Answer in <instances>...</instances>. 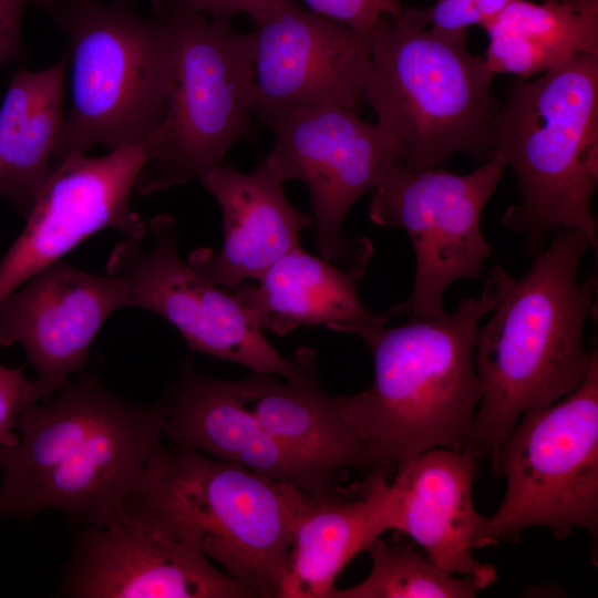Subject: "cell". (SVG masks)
Returning <instances> with one entry per match:
<instances>
[{"label": "cell", "instance_id": "cell-29", "mask_svg": "<svg viewBox=\"0 0 598 598\" xmlns=\"http://www.w3.org/2000/svg\"><path fill=\"white\" fill-rule=\"evenodd\" d=\"M30 0H0V65L22 56L21 22Z\"/></svg>", "mask_w": 598, "mask_h": 598}, {"label": "cell", "instance_id": "cell-23", "mask_svg": "<svg viewBox=\"0 0 598 598\" xmlns=\"http://www.w3.org/2000/svg\"><path fill=\"white\" fill-rule=\"evenodd\" d=\"M68 58L40 71L19 69L0 105V195L24 218L55 169Z\"/></svg>", "mask_w": 598, "mask_h": 598}, {"label": "cell", "instance_id": "cell-30", "mask_svg": "<svg viewBox=\"0 0 598 598\" xmlns=\"http://www.w3.org/2000/svg\"><path fill=\"white\" fill-rule=\"evenodd\" d=\"M186 7L209 18L230 19L247 14L255 21L261 18L275 0H181Z\"/></svg>", "mask_w": 598, "mask_h": 598}, {"label": "cell", "instance_id": "cell-2", "mask_svg": "<svg viewBox=\"0 0 598 598\" xmlns=\"http://www.w3.org/2000/svg\"><path fill=\"white\" fill-rule=\"evenodd\" d=\"M496 300L489 277L480 296L462 299L441 316L410 317L399 327L328 326L358 336L373 354L372 385L340 395L341 414L364 443L370 471L396 473L435 447L481 453L474 350L478 321Z\"/></svg>", "mask_w": 598, "mask_h": 598}, {"label": "cell", "instance_id": "cell-15", "mask_svg": "<svg viewBox=\"0 0 598 598\" xmlns=\"http://www.w3.org/2000/svg\"><path fill=\"white\" fill-rule=\"evenodd\" d=\"M60 591L74 598H254L193 546L148 522L76 527Z\"/></svg>", "mask_w": 598, "mask_h": 598}, {"label": "cell", "instance_id": "cell-20", "mask_svg": "<svg viewBox=\"0 0 598 598\" xmlns=\"http://www.w3.org/2000/svg\"><path fill=\"white\" fill-rule=\"evenodd\" d=\"M390 476L369 471L357 496L315 497L295 529L277 598H330L349 561L393 530Z\"/></svg>", "mask_w": 598, "mask_h": 598}, {"label": "cell", "instance_id": "cell-24", "mask_svg": "<svg viewBox=\"0 0 598 598\" xmlns=\"http://www.w3.org/2000/svg\"><path fill=\"white\" fill-rule=\"evenodd\" d=\"M483 29L487 69L528 80L574 55L598 54V0H511Z\"/></svg>", "mask_w": 598, "mask_h": 598}, {"label": "cell", "instance_id": "cell-10", "mask_svg": "<svg viewBox=\"0 0 598 598\" xmlns=\"http://www.w3.org/2000/svg\"><path fill=\"white\" fill-rule=\"evenodd\" d=\"M106 274L127 282L131 307L167 320L193 351L286 380L303 377L316 364V352L308 348L293 360L285 358L234 292L179 257L176 223L168 215L151 219L143 235L123 237L109 256Z\"/></svg>", "mask_w": 598, "mask_h": 598}, {"label": "cell", "instance_id": "cell-5", "mask_svg": "<svg viewBox=\"0 0 598 598\" xmlns=\"http://www.w3.org/2000/svg\"><path fill=\"white\" fill-rule=\"evenodd\" d=\"M494 153L517 179L519 202L502 223L526 252L551 230L585 234L597 251L591 210L598 181V54L580 53L532 81H511L494 121Z\"/></svg>", "mask_w": 598, "mask_h": 598}, {"label": "cell", "instance_id": "cell-22", "mask_svg": "<svg viewBox=\"0 0 598 598\" xmlns=\"http://www.w3.org/2000/svg\"><path fill=\"white\" fill-rule=\"evenodd\" d=\"M364 270H344L300 245L274 262L257 281L234 295L261 331L285 336L301 327L385 324L389 316L365 307L357 282Z\"/></svg>", "mask_w": 598, "mask_h": 598}, {"label": "cell", "instance_id": "cell-9", "mask_svg": "<svg viewBox=\"0 0 598 598\" xmlns=\"http://www.w3.org/2000/svg\"><path fill=\"white\" fill-rule=\"evenodd\" d=\"M506 480L496 512L473 548L517 542L534 526L564 539L575 527L598 532V357L573 392L525 413L493 454Z\"/></svg>", "mask_w": 598, "mask_h": 598}, {"label": "cell", "instance_id": "cell-27", "mask_svg": "<svg viewBox=\"0 0 598 598\" xmlns=\"http://www.w3.org/2000/svg\"><path fill=\"white\" fill-rule=\"evenodd\" d=\"M511 0H436L425 9L406 8L405 14L423 28L463 33L471 25L484 28Z\"/></svg>", "mask_w": 598, "mask_h": 598}, {"label": "cell", "instance_id": "cell-18", "mask_svg": "<svg viewBox=\"0 0 598 598\" xmlns=\"http://www.w3.org/2000/svg\"><path fill=\"white\" fill-rule=\"evenodd\" d=\"M476 456L435 447L399 470L391 481L393 530L410 536L440 568L484 589L496 582L497 571L472 554L487 520L473 503Z\"/></svg>", "mask_w": 598, "mask_h": 598}, {"label": "cell", "instance_id": "cell-8", "mask_svg": "<svg viewBox=\"0 0 598 598\" xmlns=\"http://www.w3.org/2000/svg\"><path fill=\"white\" fill-rule=\"evenodd\" d=\"M151 6L172 29L175 62L158 137L135 183L142 196L198 179L221 164L235 143L257 136L251 32L181 0H151Z\"/></svg>", "mask_w": 598, "mask_h": 598}, {"label": "cell", "instance_id": "cell-17", "mask_svg": "<svg viewBox=\"0 0 598 598\" xmlns=\"http://www.w3.org/2000/svg\"><path fill=\"white\" fill-rule=\"evenodd\" d=\"M159 401L165 413L163 436L171 446L239 464L315 497L337 492L336 480L291 452L241 405L230 380L202 373L189 357L182 360Z\"/></svg>", "mask_w": 598, "mask_h": 598}, {"label": "cell", "instance_id": "cell-3", "mask_svg": "<svg viewBox=\"0 0 598 598\" xmlns=\"http://www.w3.org/2000/svg\"><path fill=\"white\" fill-rule=\"evenodd\" d=\"M589 248L592 244L581 231L558 228L522 277H512L499 265L491 269L497 300L489 319L477 328L474 350L481 452L493 456L525 413L577 389L598 357L596 349L584 346L597 275L578 279Z\"/></svg>", "mask_w": 598, "mask_h": 598}, {"label": "cell", "instance_id": "cell-19", "mask_svg": "<svg viewBox=\"0 0 598 598\" xmlns=\"http://www.w3.org/2000/svg\"><path fill=\"white\" fill-rule=\"evenodd\" d=\"M198 181L221 210L224 241L219 251L194 250L187 262L225 288L258 280L313 225L312 217L288 202L283 178L266 158L249 173L221 163Z\"/></svg>", "mask_w": 598, "mask_h": 598}, {"label": "cell", "instance_id": "cell-13", "mask_svg": "<svg viewBox=\"0 0 598 598\" xmlns=\"http://www.w3.org/2000/svg\"><path fill=\"white\" fill-rule=\"evenodd\" d=\"M157 136L158 131L100 157L74 153L58 164L0 260V301L100 230L116 229L123 237L146 231L130 198Z\"/></svg>", "mask_w": 598, "mask_h": 598}, {"label": "cell", "instance_id": "cell-12", "mask_svg": "<svg viewBox=\"0 0 598 598\" xmlns=\"http://www.w3.org/2000/svg\"><path fill=\"white\" fill-rule=\"evenodd\" d=\"M260 123L274 136L266 159L285 182L301 181L309 190L321 257L347 270H364L372 245L367 238L346 237L343 221L352 205L404 161L401 144L336 105L293 107Z\"/></svg>", "mask_w": 598, "mask_h": 598}, {"label": "cell", "instance_id": "cell-21", "mask_svg": "<svg viewBox=\"0 0 598 598\" xmlns=\"http://www.w3.org/2000/svg\"><path fill=\"white\" fill-rule=\"evenodd\" d=\"M230 385L268 433L317 470L336 481L347 470L370 471L364 443L343 419L340 395L321 389L316 364L296 380L250 372Z\"/></svg>", "mask_w": 598, "mask_h": 598}, {"label": "cell", "instance_id": "cell-16", "mask_svg": "<svg viewBox=\"0 0 598 598\" xmlns=\"http://www.w3.org/2000/svg\"><path fill=\"white\" fill-rule=\"evenodd\" d=\"M131 307L127 282L58 260L0 301V346L20 343L43 380L84 372L90 347L116 310Z\"/></svg>", "mask_w": 598, "mask_h": 598}, {"label": "cell", "instance_id": "cell-31", "mask_svg": "<svg viewBox=\"0 0 598 598\" xmlns=\"http://www.w3.org/2000/svg\"><path fill=\"white\" fill-rule=\"evenodd\" d=\"M121 1H125V2H130V3H134L135 0H121Z\"/></svg>", "mask_w": 598, "mask_h": 598}, {"label": "cell", "instance_id": "cell-6", "mask_svg": "<svg viewBox=\"0 0 598 598\" xmlns=\"http://www.w3.org/2000/svg\"><path fill=\"white\" fill-rule=\"evenodd\" d=\"M494 75L468 51L466 32L420 27L402 10L371 30L365 102L375 124L403 147L409 169L435 167L457 153L488 161L498 107Z\"/></svg>", "mask_w": 598, "mask_h": 598}, {"label": "cell", "instance_id": "cell-7", "mask_svg": "<svg viewBox=\"0 0 598 598\" xmlns=\"http://www.w3.org/2000/svg\"><path fill=\"white\" fill-rule=\"evenodd\" d=\"M69 39L71 106L54 165L102 145L113 151L159 130L175 62L167 20L143 18L134 3L113 0H32Z\"/></svg>", "mask_w": 598, "mask_h": 598}, {"label": "cell", "instance_id": "cell-14", "mask_svg": "<svg viewBox=\"0 0 598 598\" xmlns=\"http://www.w3.org/2000/svg\"><path fill=\"white\" fill-rule=\"evenodd\" d=\"M251 31L259 122L299 106L361 112L371 65V30L321 17L296 0H275Z\"/></svg>", "mask_w": 598, "mask_h": 598}, {"label": "cell", "instance_id": "cell-26", "mask_svg": "<svg viewBox=\"0 0 598 598\" xmlns=\"http://www.w3.org/2000/svg\"><path fill=\"white\" fill-rule=\"evenodd\" d=\"M65 383L38 378L31 380L22 368L0 364V445H13L19 441L14 431L22 414L34 403L56 393Z\"/></svg>", "mask_w": 598, "mask_h": 598}, {"label": "cell", "instance_id": "cell-28", "mask_svg": "<svg viewBox=\"0 0 598 598\" xmlns=\"http://www.w3.org/2000/svg\"><path fill=\"white\" fill-rule=\"evenodd\" d=\"M308 10L355 31L368 32L403 10L399 0H302Z\"/></svg>", "mask_w": 598, "mask_h": 598}, {"label": "cell", "instance_id": "cell-1", "mask_svg": "<svg viewBox=\"0 0 598 598\" xmlns=\"http://www.w3.org/2000/svg\"><path fill=\"white\" fill-rule=\"evenodd\" d=\"M164 419L159 400L137 403L79 373L22 414L16 444L0 445V519L59 509L76 527L121 522Z\"/></svg>", "mask_w": 598, "mask_h": 598}, {"label": "cell", "instance_id": "cell-4", "mask_svg": "<svg viewBox=\"0 0 598 598\" xmlns=\"http://www.w3.org/2000/svg\"><path fill=\"white\" fill-rule=\"evenodd\" d=\"M313 499L292 484L161 442L123 507L215 560L258 597L277 598L295 529Z\"/></svg>", "mask_w": 598, "mask_h": 598}, {"label": "cell", "instance_id": "cell-25", "mask_svg": "<svg viewBox=\"0 0 598 598\" xmlns=\"http://www.w3.org/2000/svg\"><path fill=\"white\" fill-rule=\"evenodd\" d=\"M372 560L368 577L330 598H472L476 582L436 566L413 544L386 543L381 537L367 549Z\"/></svg>", "mask_w": 598, "mask_h": 598}, {"label": "cell", "instance_id": "cell-11", "mask_svg": "<svg viewBox=\"0 0 598 598\" xmlns=\"http://www.w3.org/2000/svg\"><path fill=\"white\" fill-rule=\"evenodd\" d=\"M505 167L493 154L482 166L460 175L441 167L409 169L394 165L372 192L368 214L383 227H401L415 252L410 296L388 316L436 317L443 297L460 279L482 278L492 246L481 229L482 213L496 192Z\"/></svg>", "mask_w": 598, "mask_h": 598}]
</instances>
